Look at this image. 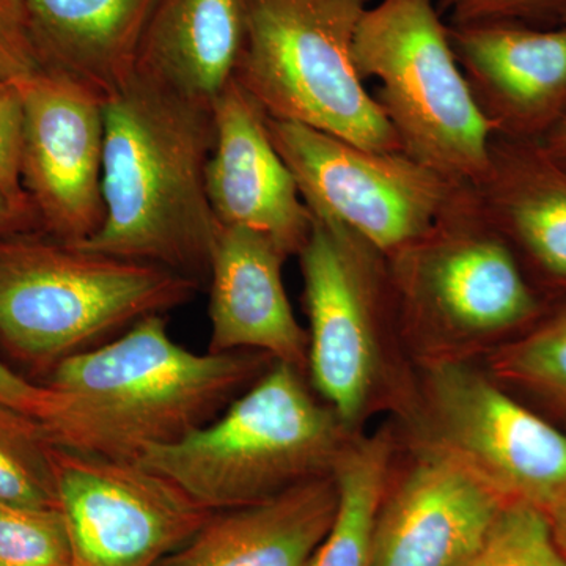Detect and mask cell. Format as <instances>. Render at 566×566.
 <instances>
[{"label": "cell", "instance_id": "6da1fadb", "mask_svg": "<svg viewBox=\"0 0 566 566\" xmlns=\"http://www.w3.org/2000/svg\"><path fill=\"white\" fill-rule=\"evenodd\" d=\"M274 360L262 353H193L170 337L164 315L59 364L35 419L51 444L139 461L216 419Z\"/></svg>", "mask_w": 566, "mask_h": 566}, {"label": "cell", "instance_id": "7a4b0ae2", "mask_svg": "<svg viewBox=\"0 0 566 566\" xmlns=\"http://www.w3.org/2000/svg\"><path fill=\"white\" fill-rule=\"evenodd\" d=\"M106 216L76 244L210 281L219 222L207 193L214 147L212 106L136 76L104 104Z\"/></svg>", "mask_w": 566, "mask_h": 566}, {"label": "cell", "instance_id": "3957f363", "mask_svg": "<svg viewBox=\"0 0 566 566\" xmlns=\"http://www.w3.org/2000/svg\"><path fill=\"white\" fill-rule=\"evenodd\" d=\"M312 212V211H311ZM300 252L308 318V385L354 433L415 398L419 365L406 346L389 259L329 216L314 214Z\"/></svg>", "mask_w": 566, "mask_h": 566}, {"label": "cell", "instance_id": "277c9868", "mask_svg": "<svg viewBox=\"0 0 566 566\" xmlns=\"http://www.w3.org/2000/svg\"><path fill=\"white\" fill-rule=\"evenodd\" d=\"M360 434L303 371L273 363L216 419L172 444L151 447L139 463L207 512H223L334 476Z\"/></svg>", "mask_w": 566, "mask_h": 566}, {"label": "cell", "instance_id": "5b68a950", "mask_svg": "<svg viewBox=\"0 0 566 566\" xmlns=\"http://www.w3.org/2000/svg\"><path fill=\"white\" fill-rule=\"evenodd\" d=\"M406 346L416 364L475 360L546 314L512 245L464 185L419 241L389 259Z\"/></svg>", "mask_w": 566, "mask_h": 566}, {"label": "cell", "instance_id": "8992f818", "mask_svg": "<svg viewBox=\"0 0 566 566\" xmlns=\"http://www.w3.org/2000/svg\"><path fill=\"white\" fill-rule=\"evenodd\" d=\"M200 286L43 232L14 234L0 240V345L50 375L140 319L188 304Z\"/></svg>", "mask_w": 566, "mask_h": 566}, {"label": "cell", "instance_id": "52a82bcc", "mask_svg": "<svg viewBox=\"0 0 566 566\" xmlns=\"http://www.w3.org/2000/svg\"><path fill=\"white\" fill-rule=\"evenodd\" d=\"M370 0H245L233 80L268 117L296 122L376 151H403L353 61Z\"/></svg>", "mask_w": 566, "mask_h": 566}, {"label": "cell", "instance_id": "ba28073f", "mask_svg": "<svg viewBox=\"0 0 566 566\" xmlns=\"http://www.w3.org/2000/svg\"><path fill=\"white\" fill-rule=\"evenodd\" d=\"M353 61L401 150L447 180L476 186L490 169L494 132L476 106L436 0H379L368 7Z\"/></svg>", "mask_w": 566, "mask_h": 566}, {"label": "cell", "instance_id": "9c48e42d", "mask_svg": "<svg viewBox=\"0 0 566 566\" xmlns=\"http://www.w3.org/2000/svg\"><path fill=\"white\" fill-rule=\"evenodd\" d=\"M394 422L400 449L446 460L504 504L546 510L566 494V431L475 360L419 364L415 398Z\"/></svg>", "mask_w": 566, "mask_h": 566}, {"label": "cell", "instance_id": "30bf717a", "mask_svg": "<svg viewBox=\"0 0 566 566\" xmlns=\"http://www.w3.org/2000/svg\"><path fill=\"white\" fill-rule=\"evenodd\" d=\"M271 139L314 214L345 223L387 259L430 232L461 182L405 151H376L303 123L268 117Z\"/></svg>", "mask_w": 566, "mask_h": 566}, {"label": "cell", "instance_id": "8fae6325", "mask_svg": "<svg viewBox=\"0 0 566 566\" xmlns=\"http://www.w3.org/2000/svg\"><path fill=\"white\" fill-rule=\"evenodd\" d=\"M52 468L76 566H156L211 515L139 461L52 446Z\"/></svg>", "mask_w": 566, "mask_h": 566}, {"label": "cell", "instance_id": "7c38bea8", "mask_svg": "<svg viewBox=\"0 0 566 566\" xmlns=\"http://www.w3.org/2000/svg\"><path fill=\"white\" fill-rule=\"evenodd\" d=\"M22 99L21 178L41 232L81 244L102 229L104 103L50 71L18 81Z\"/></svg>", "mask_w": 566, "mask_h": 566}, {"label": "cell", "instance_id": "4fadbf2b", "mask_svg": "<svg viewBox=\"0 0 566 566\" xmlns=\"http://www.w3.org/2000/svg\"><path fill=\"white\" fill-rule=\"evenodd\" d=\"M400 449V447H398ZM395 452L375 521L371 566H461L504 502L441 458Z\"/></svg>", "mask_w": 566, "mask_h": 566}, {"label": "cell", "instance_id": "5bb4252c", "mask_svg": "<svg viewBox=\"0 0 566 566\" xmlns=\"http://www.w3.org/2000/svg\"><path fill=\"white\" fill-rule=\"evenodd\" d=\"M212 118L207 193L216 219L268 234L286 255H300L314 216L271 139L266 112L232 80L212 103Z\"/></svg>", "mask_w": 566, "mask_h": 566}, {"label": "cell", "instance_id": "9a60e30c", "mask_svg": "<svg viewBox=\"0 0 566 566\" xmlns=\"http://www.w3.org/2000/svg\"><path fill=\"white\" fill-rule=\"evenodd\" d=\"M450 43L495 136L542 140L566 111V24L450 25Z\"/></svg>", "mask_w": 566, "mask_h": 566}, {"label": "cell", "instance_id": "2e32d148", "mask_svg": "<svg viewBox=\"0 0 566 566\" xmlns=\"http://www.w3.org/2000/svg\"><path fill=\"white\" fill-rule=\"evenodd\" d=\"M286 259L268 234L219 223L208 281V353H262L307 376L308 334L283 285Z\"/></svg>", "mask_w": 566, "mask_h": 566}, {"label": "cell", "instance_id": "e0dca14e", "mask_svg": "<svg viewBox=\"0 0 566 566\" xmlns=\"http://www.w3.org/2000/svg\"><path fill=\"white\" fill-rule=\"evenodd\" d=\"M474 188L531 281L566 292V170L538 140L494 134L490 169Z\"/></svg>", "mask_w": 566, "mask_h": 566}, {"label": "cell", "instance_id": "ac0fdd59", "mask_svg": "<svg viewBox=\"0 0 566 566\" xmlns=\"http://www.w3.org/2000/svg\"><path fill=\"white\" fill-rule=\"evenodd\" d=\"M156 0H24L40 69L104 104L129 87Z\"/></svg>", "mask_w": 566, "mask_h": 566}, {"label": "cell", "instance_id": "d6986e66", "mask_svg": "<svg viewBox=\"0 0 566 566\" xmlns=\"http://www.w3.org/2000/svg\"><path fill=\"white\" fill-rule=\"evenodd\" d=\"M337 505L335 479L326 476L260 504L211 513L156 566H312Z\"/></svg>", "mask_w": 566, "mask_h": 566}, {"label": "cell", "instance_id": "ffe728a7", "mask_svg": "<svg viewBox=\"0 0 566 566\" xmlns=\"http://www.w3.org/2000/svg\"><path fill=\"white\" fill-rule=\"evenodd\" d=\"M245 39V0H156L136 76L214 103L233 80Z\"/></svg>", "mask_w": 566, "mask_h": 566}, {"label": "cell", "instance_id": "44dd1931", "mask_svg": "<svg viewBox=\"0 0 566 566\" xmlns=\"http://www.w3.org/2000/svg\"><path fill=\"white\" fill-rule=\"evenodd\" d=\"M395 452L392 423L357 436L335 469L337 513L312 566H371L376 515Z\"/></svg>", "mask_w": 566, "mask_h": 566}, {"label": "cell", "instance_id": "7402d4cb", "mask_svg": "<svg viewBox=\"0 0 566 566\" xmlns=\"http://www.w3.org/2000/svg\"><path fill=\"white\" fill-rule=\"evenodd\" d=\"M485 368L506 389L566 409V304L488 354Z\"/></svg>", "mask_w": 566, "mask_h": 566}, {"label": "cell", "instance_id": "603a6c76", "mask_svg": "<svg viewBox=\"0 0 566 566\" xmlns=\"http://www.w3.org/2000/svg\"><path fill=\"white\" fill-rule=\"evenodd\" d=\"M0 501L57 506L52 444L35 417L0 401Z\"/></svg>", "mask_w": 566, "mask_h": 566}, {"label": "cell", "instance_id": "cb8c5ba5", "mask_svg": "<svg viewBox=\"0 0 566 566\" xmlns=\"http://www.w3.org/2000/svg\"><path fill=\"white\" fill-rule=\"evenodd\" d=\"M461 566H566L545 510L505 504L480 545Z\"/></svg>", "mask_w": 566, "mask_h": 566}, {"label": "cell", "instance_id": "d4e9b609", "mask_svg": "<svg viewBox=\"0 0 566 566\" xmlns=\"http://www.w3.org/2000/svg\"><path fill=\"white\" fill-rule=\"evenodd\" d=\"M0 566H76L59 506L0 501Z\"/></svg>", "mask_w": 566, "mask_h": 566}, {"label": "cell", "instance_id": "484cf974", "mask_svg": "<svg viewBox=\"0 0 566 566\" xmlns=\"http://www.w3.org/2000/svg\"><path fill=\"white\" fill-rule=\"evenodd\" d=\"M21 147L20 87H18V81L0 82V193L17 207L33 210L31 200L22 186Z\"/></svg>", "mask_w": 566, "mask_h": 566}, {"label": "cell", "instance_id": "4316f807", "mask_svg": "<svg viewBox=\"0 0 566 566\" xmlns=\"http://www.w3.org/2000/svg\"><path fill=\"white\" fill-rule=\"evenodd\" d=\"M450 25L483 21L560 22L566 0H436Z\"/></svg>", "mask_w": 566, "mask_h": 566}, {"label": "cell", "instance_id": "83f0119b", "mask_svg": "<svg viewBox=\"0 0 566 566\" xmlns=\"http://www.w3.org/2000/svg\"><path fill=\"white\" fill-rule=\"evenodd\" d=\"M40 70L24 0H0V82L24 80Z\"/></svg>", "mask_w": 566, "mask_h": 566}, {"label": "cell", "instance_id": "f1b7e54d", "mask_svg": "<svg viewBox=\"0 0 566 566\" xmlns=\"http://www.w3.org/2000/svg\"><path fill=\"white\" fill-rule=\"evenodd\" d=\"M43 395V385L28 381L24 376L11 370L9 365L0 360V401L35 417Z\"/></svg>", "mask_w": 566, "mask_h": 566}, {"label": "cell", "instance_id": "f546056e", "mask_svg": "<svg viewBox=\"0 0 566 566\" xmlns=\"http://www.w3.org/2000/svg\"><path fill=\"white\" fill-rule=\"evenodd\" d=\"M32 232H41L36 212L31 208L17 207L0 193V240Z\"/></svg>", "mask_w": 566, "mask_h": 566}, {"label": "cell", "instance_id": "4dcf8cb0", "mask_svg": "<svg viewBox=\"0 0 566 566\" xmlns=\"http://www.w3.org/2000/svg\"><path fill=\"white\" fill-rule=\"evenodd\" d=\"M538 142L545 148L549 158L566 170V111L558 118L556 125Z\"/></svg>", "mask_w": 566, "mask_h": 566}, {"label": "cell", "instance_id": "1f68e13d", "mask_svg": "<svg viewBox=\"0 0 566 566\" xmlns=\"http://www.w3.org/2000/svg\"><path fill=\"white\" fill-rule=\"evenodd\" d=\"M549 517L551 527H553L554 539H556L558 549L566 557V494L562 495L553 505L545 510Z\"/></svg>", "mask_w": 566, "mask_h": 566}, {"label": "cell", "instance_id": "d6a6232c", "mask_svg": "<svg viewBox=\"0 0 566 566\" xmlns=\"http://www.w3.org/2000/svg\"><path fill=\"white\" fill-rule=\"evenodd\" d=\"M558 24H566V11L564 13V17H562L560 22H558Z\"/></svg>", "mask_w": 566, "mask_h": 566}]
</instances>
